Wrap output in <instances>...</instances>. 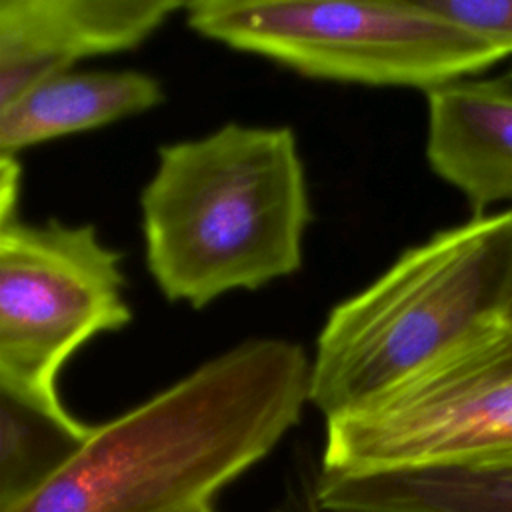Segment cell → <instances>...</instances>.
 Masks as SVG:
<instances>
[{"instance_id": "30bf717a", "label": "cell", "mask_w": 512, "mask_h": 512, "mask_svg": "<svg viewBox=\"0 0 512 512\" xmlns=\"http://www.w3.org/2000/svg\"><path fill=\"white\" fill-rule=\"evenodd\" d=\"M312 488L324 512H512V466L318 474Z\"/></svg>"}, {"instance_id": "6da1fadb", "label": "cell", "mask_w": 512, "mask_h": 512, "mask_svg": "<svg viewBox=\"0 0 512 512\" xmlns=\"http://www.w3.org/2000/svg\"><path fill=\"white\" fill-rule=\"evenodd\" d=\"M310 358L286 338H250L116 418L4 512H194L298 424Z\"/></svg>"}, {"instance_id": "7c38bea8", "label": "cell", "mask_w": 512, "mask_h": 512, "mask_svg": "<svg viewBox=\"0 0 512 512\" xmlns=\"http://www.w3.org/2000/svg\"><path fill=\"white\" fill-rule=\"evenodd\" d=\"M442 16L482 34L504 56L512 54V0H426Z\"/></svg>"}, {"instance_id": "277c9868", "label": "cell", "mask_w": 512, "mask_h": 512, "mask_svg": "<svg viewBox=\"0 0 512 512\" xmlns=\"http://www.w3.org/2000/svg\"><path fill=\"white\" fill-rule=\"evenodd\" d=\"M188 28L302 76L434 90L506 58L426 0H196Z\"/></svg>"}, {"instance_id": "3957f363", "label": "cell", "mask_w": 512, "mask_h": 512, "mask_svg": "<svg viewBox=\"0 0 512 512\" xmlns=\"http://www.w3.org/2000/svg\"><path fill=\"white\" fill-rule=\"evenodd\" d=\"M510 292L512 208L436 232L330 310L310 358L308 404L326 420L370 400L502 320Z\"/></svg>"}, {"instance_id": "5b68a950", "label": "cell", "mask_w": 512, "mask_h": 512, "mask_svg": "<svg viewBox=\"0 0 512 512\" xmlns=\"http://www.w3.org/2000/svg\"><path fill=\"white\" fill-rule=\"evenodd\" d=\"M324 422V476L512 466V328L492 322Z\"/></svg>"}, {"instance_id": "5bb4252c", "label": "cell", "mask_w": 512, "mask_h": 512, "mask_svg": "<svg viewBox=\"0 0 512 512\" xmlns=\"http://www.w3.org/2000/svg\"><path fill=\"white\" fill-rule=\"evenodd\" d=\"M272 512H324L314 496L312 486H304L288 492V496Z\"/></svg>"}, {"instance_id": "8992f818", "label": "cell", "mask_w": 512, "mask_h": 512, "mask_svg": "<svg viewBox=\"0 0 512 512\" xmlns=\"http://www.w3.org/2000/svg\"><path fill=\"white\" fill-rule=\"evenodd\" d=\"M122 254L92 224H0V388L52 412L66 362L132 320Z\"/></svg>"}, {"instance_id": "7a4b0ae2", "label": "cell", "mask_w": 512, "mask_h": 512, "mask_svg": "<svg viewBox=\"0 0 512 512\" xmlns=\"http://www.w3.org/2000/svg\"><path fill=\"white\" fill-rule=\"evenodd\" d=\"M140 212L146 268L172 302L204 308L298 272L312 208L294 132L228 122L160 146Z\"/></svg>"}, {"instance_id": "9a60e30c", "label": "cell", "mask_w": 512, "mask_h": 512, "mask_svg": "<svg viewBox=\"0 0 512 512\" xmlns=\"http://www.w3.org/2000/svg\"><path fill=\"white\" fill-rule=\"evenodd\" d=\"M496 86H500V88H504V90H510L512 92V66L510 68H506L504 72H500L498 76H492L490 78Z\"/></svg>"}, {"instance_id": "52a82bcc", "label": "cell", "mask_w": 512, "mask_h": 512, "mask_svg": "<svg viewBox=\"0 0 512 512\" xmlns=\"http://www.w3.org/2000/svg\"><path fill=\"white\" fill-rule=\"evenodd\" d=\"M182 8L178 0H0V110L50 72L134 50Z\"/></svg>"}, {"instance_id": "ba28073f", "label": "cell", "mask_w": 512, "mask_h": 512, "mask_svg": "<svg viewBox=\"0 0 512 512\" xmlns=\"http://www.w3.org/2000/svg\"><path fill=\"white\" fill-rule=\"evenodd\" d=\"M426 158L476 214L512 204V92L486 80H456L426 92Z\"/></svg>"}, {"instance_id": "9c48e42d", "label": "cell", "mask_w": 512, "mask_h": 512, "mask_svg": "<svg viewBox=\"0 0 512 512\" xmlns=\"http://www.w3.org/2000/svg\"><path fill=\"white\" fill-rule=\"evenodd\" d=\"M164 98L160 80L140 70L50 72L0 110V158L144 114Z\"/></svg>"}, {"instance_id": "4fadbf2b", "label": "cell", "mask_w": 512, "mask_h": 512, "mask_svg": "<svg viewBox=\"0 0 512 512\" xmlns=\"http://www.w3.org/2000/svg\"><path fill=\"white\" fill-rule=\"evenodd\" d=\"M22 168L16 158L2 156L0 158V224L14 218V210L20 196Z\"/></svg>"}, {"instance_id": "2e32d148", "label": "cell", "mask_w": 512, "mask_h": 512, "mask_svg": "<svg viewBox=\"0 0 512 512\" xmlns=\"http://www.w3.org/2000/svg\"><path fill=\"white\" fill-rule=\"evenodd\" d=\"M502 322H504L508 328H512V292H510V298H508L506 308H504V312H502Z\"/></svg>"}, {"instance_id": "8fae6325", "label": "cell", "mask_w": 512, "mask_h": 512, "mask_svg": "<svg viewBox=\"0 0 512 512\" xmlns=\"http://www.w3.org/2000/svg\"><path fill=\"white\" fill-rule=\"evenodd\" d=\"M90 430L72 412L52 414L0 388V512L46 482Z\"/></svg>"}, {"instance_id": "e0dca14e", "label": "cell", "mask_w": 512, "mask_h": 512, "mask_svg": "<svg viewBox=\"0 0 512 512\" xmlns=\"http://www.w3.org/2000/svg\"><path fill=\"white\" fill-rule=\"evenodd\" d=\"M194 512H214V508H212V504H210V506H204V508H198V510H194Z\"/></svg>"}]
</instances>
